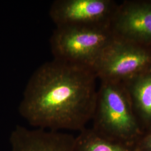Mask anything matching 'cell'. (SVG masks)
<instances>
[{
	"label": "cell",
	"instance_id": "obj_1",
	"mask_svg": "<svg viewBox=\"0 0 151 151\" xmlns=\"http://www.w3.org/2000/svg\"><path fill=\"white\" fill-rule=\"evenodd\" d=\"M97 77L92 69L53 59L29 79L18 108L34 128L81 131L92 119Z\"/></svg>",
	"mask_w": 151,
	"mask_h": 151
},
{
	"label": "cell",
	"instance_id": "obj_2",
	"mask_svg": "<svg viewBox=\"0 0 151 151\" xmlns=\"http://www.w3.org/2000/svg\"><path fill=\"white\" fill-rule=\"evenodd\" d=\"M92 119V128L111 140L134 145L143 134L123 83L100 81Z\"/></svg>",
	"mask_w": 151,
	"mask_h": 151
},
{
	"label": "cell",
	"instance_id": "obj_3",
	"mask_svg": "<svg viewBox=\"0 0 151 151\" xmlns=\"http://www.w3.org/2000/svg\"><path fill=\"white\" fill-rule=\"evenodd\" d=\"M114 37L110 24L56 27L49 44L53 59L92 69Z\"/></svg>",
	"mask_w": 151,
	"mask_h": 151
},
{
	"label": "cell",
	"instance_id": "obj_4",
	"mask_svg": "<svg viewBox=\"0 0 151 151\" xmlns=\"http://www.w3.org/2000/svg\"><path fill=\"white\" fill-rule=\"evenodd\" d=\"M151 69V48L115 37L92 70L100 81L123 83Z\"/></svg>",
	"mask_w": 151,
	"mask_h": 151
},
{
	"label": "cell",
	"instance_id": "obj_5",
	"mask_svg": "<svg viewBox=\"0 0 151 151\" xmlns=\"http://www.w3.org/2000/svg\"><path fill=\"white\" fill-rule=\"evenodd\" d=\"M118 5L112 0H55L49 14L56 27L109 25Z\"/></svg>",
	"mask_w": 151,
	"mask_h": 151
},
{
	"label": "cell",
	"instance_id": "obj_6",
	"mask_svg": "<svg viewBox=\"0 0 151 151\" xmlns=\"http://www.w3.org/2000/svg\"><path fill=\"white\" fill-rule=\"evenodd\" d=\"M115 37L151 48V3L125 1L118 5L110 21Z\"/></svg>",
	"mask_w": 151,
	"mask_h": 151
},
{
	"label": "cell",
	"instance_id": "obj_7",
	"mask_svg": "<svg viewBox=\"0 0 151 151\" xmlns=\"http://www.w3.org/2000/svg\"><path fill=\"white\" fill-rule=\"evenodd\" d=\"M10 143L11 151H75V137L62 131L17 125Z\"/></svg>",
	"mask_w": 151,
	"mask_h": 151
},
{
	"label": "cell",
	"instance_id": "obj_8",
	"mask_svg": "<svg viewBox=\"0 0 151 151\" xmlns=\"http://www.w3.org/2000/svg\"><path fill=\"white\" fill-rule=\"evenodd\" d=\"M142 129L151 130V69L123 83Z\"/></svg>",
	"mask_w": 151,
	"mask_h": 151
},
{
	"label": "cell",
	"instance_id": "obj_9",
	"mask_svg": "<svg viewBox=\"0 0 151 151\" xmlns=\"http://www.w3.org/2000/svg\"><path fill=\"white\" fill-rule=\"evenodd\" d=\"M75 151H134V145L111 140L85 128L75 137Z\"/></svg>",
	"mask_w": 151,
	"mask_h": 151
},
{
	"label": "cell",
	"instance_id": "obj_10",
	"mask_svg": "<svg viewBox=\"0 0 151 151\" xmlns=\"http://www.w3.org/2000/svg\"><path fill=\"white\" fill-rule=\"evenodd\" d=\"M134 149L137 151H151V130L146 134L142 135L134 144Z\"/></svg>",
	"mask_w": 151,
	"mask_h": 151
},
{
	"label": "cell",
	"instance_id": "obj_11",
	"mask_svg": "<svg viewBox=\"0 0 151 151\" xmlns=\"http://www.w3.org/2000/svg\"><path fill=\"white\" fill-rule=\"evenodd\" d=\"M149 1H150V2L151 3V0H149Z\"/></svg>",
	"mask_w": 151,
	"mask_h": 151
},
{
	"label": "cell",
	"instance_id": "obj_12",
	"mask_svg": "<svg viewBox=\"0 0 151 151\" xmlns=\"http://www.w3.org/2000/svg\"><path fill=\"white\" fill-rule=\"evenodd\" d=\"M134 151H135V149H134Z\"/></svg>",
	"mask_w": 151,
	"mask_h": 151
}]
</instances>
